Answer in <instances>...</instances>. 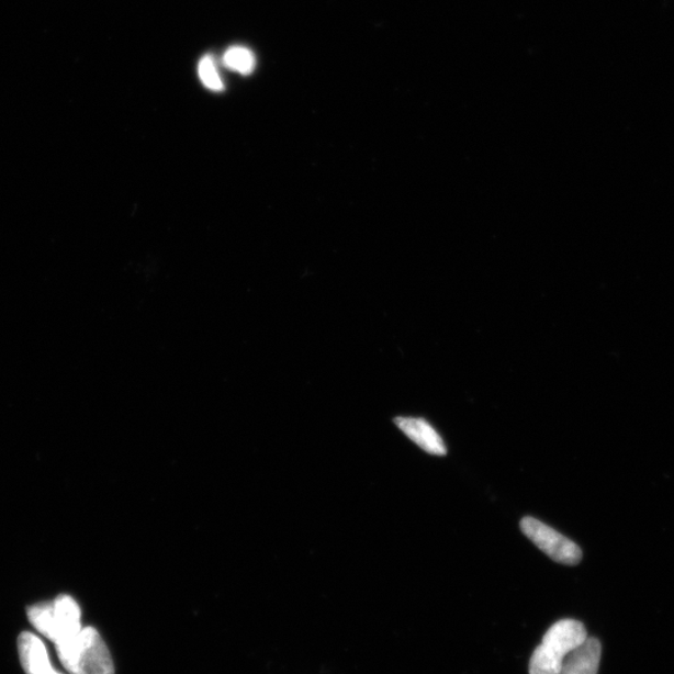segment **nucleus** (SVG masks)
<instances>
[{
    "mask_svg": "<svg viewBox=\"0 0 674 674\" xmlns=\"http://www.w3.org/2000/svg\"><path fill=\"white\" fill-rule=\"evenodd\" d=\"M58 658L70 674H114V663L102 637L92 627L56 644Z\"/></svg>",
    "mask_w": 674,
    "mask_h": 674,
    "instance_id": "f257e3e1",
    "label": "nucleus"
},
{
    "mask_svg": "<svg viewBox=\"0 0 674 674\" xmlns=\"http://www.w3.org/2000/svg\"><path fill=\"white\" fill-rule=\"evenodd\" d=\"M395 424L409 440L427 453L435 454V457H445L448 453L442 437L424 418L396 417Z\"/></svg>",
    "mask_w": 674,
    "mask_h": 674,
    "instance_id": "39448f33",
    "label": "nucleus"
},
{
    "mask_svg": "<svg viewBox=\"0 0 674 674\" xmlns=\"http://www.w3.org/2000/svg\"><path fill=\"white\" fill-rule=\"evenodd\" d=\"M587 639L585 626L575 619L554 624L532 654L530 674H560L568 655Z\"/></svg>",
    "mask_w": 674,
    "mask_h": 674,
    "instance_id": "f03ea898",
    "label": "nucleus"
},
{
    "mask_svg": "<svg viewBox=\"0 0 674 674\" xmlns=\"http://www.w3.org/2000/svg\"><path fill=\"white\" fill-rule=\"evenodd\" d=\"M224 66L227 69L239 72L241 76L252 75L257 67V59L254 53L244 47H232L224 54Z\"/></svg>",
    "mask_w": 674,
    "mask_h": 674,
    "instance_id": "6e6552de",
    "label": "nucleus"
},
{
    "mask_svg": "<svg viewBox=\"0 0 674 674\" xmlns=\"http://www.w3.org/2000/svg\"><path fill=\"white\" fill-rule=\"evenodd\" d=\"M18 650L26 674H61L53 667L47 647L40 637L23 632L18 640Z\"/></svg>",
    "mask_w": 674,
    "mask_h": 674,
    "instance_id": "423d86ee",
    "label": "nucleus"
},
{
    "mask_svg": "<svg viewBox=\"0 0 674 674\" xmlns=\"http://www.w3.org/2000/svg\"><path fill=\"white\" fill-rule=\"evenodd\" d=\"M524 535L542 552L554 562L562 564H577L582 560V550L578 546L553 530L552 527L536 520L533 517H525L521 521Z\"/></svg>",
    "mask_w": 674,
    "mask_h": 674,
    "instance_id": "20e7f679",
    "label": "nucleus"
},
{
    "mask_svg": "<svg viewBox=\"0 0 674 674\" xmlns=\"http://www.w3.org/2000/svg\"><path fill=\"white\" fill-rule=\"evenodd\" d=\"M199 77L202 83L213 90V92H223L224 85L221 77L217 75L215 63L212 56H205L199 63Z\"/></svg>",
    "mask_w": 674,
    "mask_h": 674,
    "instance_id": "1a4fd4ad",
    "label": "nucleus"
},
{
    "mask_svg": "<svg viewBox=\"0 0 674 674\" xmlns=\"http://www.w3.org/2000/svg\"><path fill=\"white\" fill-rule=\"evenodd\" d=\"M29 617L35 630L54 644L71 639L83 628L80 608L69 596H59L52 604L32 606Z\"/></svg>",
    "mask_w": 674,
    "mask_h": 674,
    "instance_id": "7ed1b4c3",
    "label": "nucleus"
},
{
    "mask_svg": "<svg viewBox=\"0 0 674 674\" xmlns=\"http://www.w3.org/2000/svg\"><path fill=\"white\" fill-rule=\"evenodd\" d=\"M600 652L599 641L587 639L568 655L560 674H598Z\"/></svg>",
    "mask_w": 674,
    "mask_h": 674,
    "instance_id": "0eeeda50",
    "label": "nucleus"
}]
</instances>
